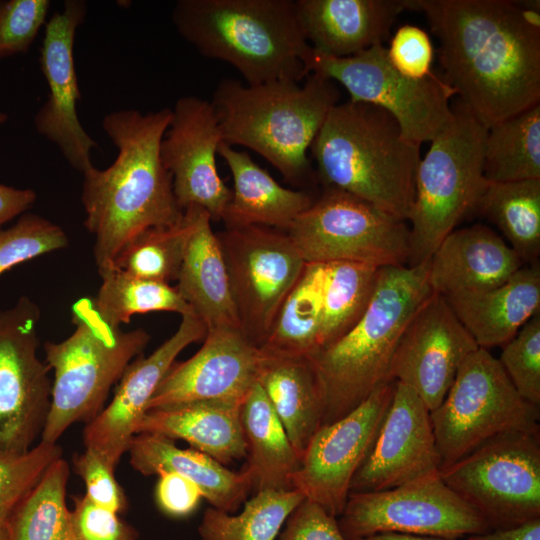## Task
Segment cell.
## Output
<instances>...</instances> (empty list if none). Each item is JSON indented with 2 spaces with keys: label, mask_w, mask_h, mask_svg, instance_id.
I'll list each match as a JSON object with an SVG mask.
<instances>
[{
  "label": "cell",
  "mask_w": 540,
  "mask_h": 540,
  "mask_svg": "<svg viewBox=\"0 0 540 540\" xmlns=\"http://www.w3.org/2000/svg\"><path fill=\"white\" fill-rule=\"evenodd\" d=\"M439 41L442 77L487 129L540 104V27L508 0H407Z\"/></svg>",
  "instance_id": "obj_1"
},
{
  "label": "cell",
  "mask_w": 540,
  "mask_h": 540,
  "mask_svg": "<svg viewBox=\"0 0 540 540\" xmlns=\"http://www.w3.org/2000/svg\"><path fill=\"white\" fill-rule=\"evenodd\" d=\"M172 109L141 113L123 109L107 114L102 127L116 146L106 169L83 173L84 225L94 235L98 272L110 268L121 249L142 231L178 222L184 211L174 196L172 177L160 146Z\"/></svg>",
  "instance_id": "obj_2"
},
{
  "label": "cell",
  "mask_w": 540,
  "mask_h": 540,
  "mask_svg": "<svg viewBox=\"0 0 540 540\" xmlns=\"http://www.w3.org/2000/svg\"><path fill=\"white\" fill-rule=\"evenodd\" d=\"M340 91L331 79L310 73L303 85L290 80L242 84L222 79L212 94L222 142L249 148L292 185L315 177L308 151Z\"/></svg>",
  "instance_id": "obj_3"
},
{
  "label": "cell",
  "mask_w": 540,
  "mask_h": 540,
  "mask_svg": "<svg viewBox=\"0 0 540 540\" xmlns=\"http://www.w3.org/2000/svg\"><path fill=\"white\" fill-rule=\"evenodd\" d=\"M309 151L324 188L344 191L407 221L420 145L403 136L387 111L351 100L337 103Z\"/></svg>",
  "instance_id": "obj_4"
},
{
  "label": "cell",
  "mask_w": 540,
  "mask_h": 540,
  "mask_svg": "<svg viewBox=\"0 0 540 540\" xmlns=\"http://www.w3.org/2000/svg\"><path fill=\"white\" fill-rule=\"evenodd\" d=\"M427 275L428 261L379 268L372 297L360 319L309 358L324 399L322 425L344 417L391 381L389 369L400 337L433 293Z\"/></svg>",
  "instance_id": "obj_5"
},
{
  "label": "cell",
  "mask_w": 540,
  "mask_h": 540,
  "mask_svg": "<svg viewBox=\"0 0 540 540\" xmlns=\"http://www.w3.org/2000/svg\"><path fill=\"white\" fill-rule=\"evenodd\" d=\"M172 22L201 55L230 64L246 84L309 75L311 47L295 0H179Z\"/></svg>",
  "instance_id": "obj_6"
},
{
  "label": "cell",
  "mask_w": 540,
  "mask_h": 540,
  "mask_svg": "<svg viewBox=\"0 0 540 540\" xmlns=\"http://www.w3.org/2000/svg\"><path fill=\"white\" fill-rule=\"evenodd\" d=\"M73 333L44 344L46 362L54 371L51 404L40 439L56 443L76 422H89L103 409L112 386L150 340L141 328L124 331L106 322L93 298L72 305Z\"/></svg>",
  "instance_id": "obj_7"
},
{
  "label": "cell",
  "mask_w": 540,
  "mask_h": 540,
  "mask_svg": "<svg viewBox=\"0 0 540 540\" xmlns=\"http://www.w3.org/2000/svg\"><path fill=\"white\" fill-rule=\"evenodd\" d=\"M453 115L431 140L417 167L415 197L407 223L408 266L429 260L442 240L475 212L488 181L483 172L487 128L459 101Z\"/></svg>",
  "instance_id": "obj_8"
},
{
  "label": "cell",
  "mask_w": 540,
  "mask_h": 540,
  "mask_svg": "<svg viewBox=\"0 0 540 540\" xmlns=\"http://www.w3.org/2000/svg\"><path fill=\"white\" fill-rule=\"evenodd\" d=\"M430 417L439 470L497 435L540 428L539 407L518 394L498 359L484 348L464 360Z\"/></svg>",
  "instance_id": "obj_9"
},
{
  "label": "cell",
  "mask_w": 540,
  "mask_h": 540,
  "mask_svg": "<svg viewBox=\"0 0 540 540\" xmlns=\"http://www.w3.org/2000/svg\"><path fill=\"white\" fill-rule=\"evenodd\" d=\"M439 471L490 530L540 517V428L497 435Z\"/></svg>",
  "instance_id": "obj_10"
},
{
  "label": "cell",
  "mask_w": 540,
  "mask_h": 540,
  "mask_svg": "<svg viewBox=\"0 0 540 540\" xmlns=\"http://www.w3.org/2000/svg\"><path fill=\"white\" fill-rule=\"evenodd\" d=\"M285 232L305 263L408 265L407 221L341 190L324 188Z\"/></svg>",
  "instance_id": "obj_11"
},
{
  "label": "cell",
  "mask_w": 540,
  "mask_h": 540,
  "mask_svg": "<svg viewBox=\"0 0 540 540\" xmlns=\"http://www.w3.org/2000/svg\"><path fill=\"white\" fill-rule=\"evenodd\" d=\"M317 73L342 85L349 100L384 109L397 121L403 136L418 145L431 141L453 115L455 90L440 75L422 80L403 76L389 62L383 44L351 57L334 58L311 51L305 62Z\"/></svg>",
  "instance_id": "obj_12"
},
{
  "label": "cell",
  "mask_w": 540,
  "mask_h": 540,
  "mask_svg": "<svg viewBox=\"0 0 540 540\" xmlns=\"http://www.w3.org/2000/svg\"><path fill=\"white\" fill-rule=\"evenodd\" d=\"M337 520L347 540L383 532L465 539L490 531L439 470L386 490L350 492Z\"/></svg>",
  "instance_id": "obj_13"
},
{
  "label": "cell",
  "mask_w": 540,
  "mask_h": 540,
  "mask_svg": "<svg viewBox=\"0 0 540 540\" xmlns=\"http://www.w3.org/2000/svg\"><path fill=\"white\" fill-rule=\"evenodd\" d=\"M217 236L241 330L261 347L305 262L283 230L251 225Z\"/></svg>",
  "instance_id": "obj_14"
},
{
  "label": "cell",
  "mask_w": 540,
  "mask_h": 540,
  "mask_svg": "<svg viewBox=\"0 0 540 540\" xmlns=\"http://www.w3.org/2000/svg\"><path fill=\"white\" fill-rule=\"evenodd\" d=\"M40 317L28 296L0 308V452L32 448L49 413L52 382L38 356Z\"/></svg>",
  "instance_id": "obj_15"
},
{
  "label": "cell",
  "mask_w": 540,
  "mask_h": 540,
  "mask_svg": "<svg viewBox=\"0 0 540 540\" xmlns=\"http://www.w3.org/2000/svg\"><path fill=\"white\" fill-rule=\"evenodd\" d=\"M394 388L395 381L383 383L347 415L321 425L301 457L293 489L338 518L351 481L375 442Z\"/></svg>",
  "instance_id": "obj_16"
},
{
  "label": "cell",
  "mask_w": 540,
  "mask_h": 540,
  "mask_svg": "<svg viewBox=\"0 0 540 540\" xmlns=\"http://www.w3.org/2000/svg\"><path fill=\"white\" fill-rule=\"evenodd\" d=\"M221 143L212 103L195 96L180 97L161 141V160L172 177L180 209L198 207L215 222L222 221L232 195L217 169Z\"/></svg>",
  "instance_id": "obj_17"
},
{
  "label": "cell",
  "mask_w": 540,
  "mask_h": 540,
  "mask_svg": "<svg viewBox=\"0 0 540 540\" xmlns=\"http://www.w3.org/2000/svg\"><path fill=\"white\" fill-rule=\"evenodd\" d=\"M478 348L445 298L432 293L400 337L389 380L413 389L431 412L445 398L461 364Z\"/></svg>",
  "instance_id": "obj_18"
},
{
  "label": "cell",
  "mask_w": 540,
  "mask_h": 540,
  "mask_svg": "<svg viewBox=\"0 0 540 540\" xmlns=\"http://www.w3.org/2000/svg\"><path fill=\"white\" fill-rule=\"evenodd\" d=\"M203 340L192 357L174 362L148 410L192 402L242 404L257 383L261 348L232 328L208 330Z\"/></svg>",
  "instance_id": "obj_19"
},
{
  "label": "cell",
  "mask_w": 540,
  "mask_h": 540,
  "mask_svg": "<svg viewBox=\"0 0 540 540\" xmlns=\"http://www.w3.org/2000/svg\"><path fill=\"white\" fill-rule=\"evenodd\" d=\"M86 3L66 0L45 24L40 64L49 93L47 101L34 117L39 134L54 143L68 163L82 174L93 166L91 150L97 143L82 127L77 102L80 100L74 65V39L84 21Z\"/></svg>",
  "instance_id": "obj_20"
},
{
  "label": "cell",
  "mask_w": 540,
  "mask_h": 540,
  "mask_svg": "<svg viewBox=\"0 0 540 540\" xmlns=\"http://www.w3.org/2000/svg\"><path fill=\"white\" fill-rule=\"evenodd\" d=\"M206 327L194 313L182 315L172 336L149 356L136 357L125 369L115 394L83 430L85 448L100 456L113 470L128 451L148 404L177 356L190 344L204 339Z\"/></svg>",
  "instance_id": "obj_21"
},
{
  "label": "cell",
  "mask_w": 540,
  "mask_h": 540,
  "mask_svg": "<svg viewBox=\"0 0 540 540\" xmlns=\"http://www.w3.org/2000/svg\"><path fill=\"white\" fill-rule=\"evenodd\" d=\"M439 465L429 409L413 389L395 381L389 408L350 492L390 489L439 470Z\"/></svg>",
  "instance_id": "obj_22"
},
{
  "label": "cell",
  "mask_w": 540,
  "mask_h": 540,
  "mask_svg": "<svg viewBox=\"0 0 540 540\" xmlns=\"http://www.w3.org/2000/svg\"><path fill=\"white\" fill-rule=\"evenodd\" d=\"M306 41L318 54L345 58L383 44L407 0H295Z\"/></svg>",
  "instance_id": "obj_23"
},
{
  "label": "cell",
  "mask_w": 540,
  "mask_h": 540,
  "mask_svg": "<svg viewBox=\"0 0 540 540\" xmlns=\"http://www.w3.org/2000/svg\"><path fill=\"white\" fill-rule=\"evenodd\" d=\"M523 262L507 242L485 225L454 229L428 260L433 293L448 296L493 288L510 278Z\"/></svg>",
  "instance_id": "obj_24"
},
{
  "label": "cell",
  "mask_w": 540,
  "mask_h": 540,
  "mask_svg": "<svg viewBox=\"0 0 540 540\" xmlns=\"http://www.w3.org/2000/svg\"><path fill=\"white\" fill-rule=\"evenodd\" d=\"M479 348L502 346L540 309V267H521L490 289L443 296Z\"/></svg>",
  "instance_id": "obj_25"
},
{
  "label": "cell",
  "mask_w": 540,
  "mask_h": 540,
  "mask_svg": "<svg viewBox=\"0 0 540 540\" xmlns=\"http://www.w3.org/2000/svg\"><path fill=\"white\" fill-rule=\"evenodd\" d=\"M127 452L137 472L145 476L175 472L194 482L203 498L218 510L235 513L253 491L246 468L229 470L211 456L196 449H181L173 440L157 434H135Z\"/></svg>",
  "instance_id": "obj_26"
},
{
  "label": "cell",
  "mask_w": 540,
  "mask_h": 540,
  "mask_svg": "<svg viewBox=\"0 0 540 540\" xmlns=\"http://www.w3.org/2000/svg\"><path fill=\"white\" fill-rule=\"evenodd\" d=\"M218 155L233 178L231 199L222 219L226 228L258 225L286 231L315 200L305 190L280 185L245 151L222 142Z\"/></svg>",
  "instance_id": "obj_27"
},
{
  "label": "cell",
  "mask_w": 540,
  "mask_h": 540,
  "mask_svg": "<svg viewBox=\"0 0 540 540\" xmlns=\"http://www.w3.org/2000/svg\"><path fill=\"white\" fill-rule=\"evenodd\" d=\"M211 222L208 213L202 210L189 239L175 287L204 323L206 331L241 330L223 252Z\"/></svg>",
  "instance_id": "obj_28"
},
{
  "label": "cell",
  "mask_w": 540,
  "mask_h": 540,
  "mask_svg": "<svg viewBox=\"0 0 540 540\" xmlns=\"http://www.w3.org/2000/svg\"><path fill=\"white\" fill-rule=\"evenodd\" d=\"M241 405L192 402L149 409L136 428L138 433L181 439L223 465L246 458Z\"/></svg>",
  "instance_id": "obj_29"
},
{
  "label": "cell",
  "mask_w": 540,
  "mask_h": 540,
  "mask_svg": "<svg viewBox=\"0 0 540 540\" xmlns=\"http://www.w3.org/2000/svg\"><path fill=\"white\" fill-rule=\"evenodd\" d=\"M257 382L301 458L324 414L322 389L311 360L263 352Z\"/></svg>",
  "instance_id": "obj_30"
},
{
  "label": "cell",
  "mask_w": 540,
  "mask_h": 540,
  "mask_svg": "<svg viewBox=\"0 0 540 540\" xmlns=\"http://www.w3.org/2000/svg\"><path fill=\"white\" fill-rule=\"evenodd\" d=\"M253 491L292 490L301 458L258 382L240 408Z\"/></svg>",
  "instance_id": "obj_31"
},
{
  "label": "cell",
  "mask_w": 540,
  "mask_h": 540,
  "mask_svg": "<svg viewBox=\"0 0 540 540\" xmlns=\"http://www.w3.org/2000/svg\"><path fill=\"white\" fill-rule=\"evenodd\" d=\"M324 273L323 263H305L260 347L265 354L311 358L319 351Z\"/></svg>",
  "instance_id": "obj_32"
},
{
  "label": "cell",
  "mask_w": 540,
  "mask_h": 540,
  "mask_svg": "<svg viewBox=\"0 0 540 540\" xmlns=\"http://www.w3.org/2000/svg\"><path fill=\"white\" fill-rule=\"evenodd\" d=\"M475 212L497 226L522 262L536 263L540 254V179L488 181Z\"/></svg>",
  "instance_id": "obj_33"
},
{
  "label": "cell",
  "mask_w": 540,
  "mask_h": 540,
  "mask_svg": "<svg viewBox=\"0 0 540 540\" xmlns=\"http://www.w3.org/2000/svg\"><path fill=\"white\" fill-rule=\"evenodd\" d=\"M483 172L489 182L540 179V104L487 129Z\"/></svg>",
  "instance_id": "obj_34"
},
{
  "label": "cell",
  "mask_w": 540,
  "mask_h": 540,
  "mask_svg": "<svg viewBox=\"0 0 540 540\" xmlns=\"http://www.w3.org/2000/svg\"><path fill=\"white\" fill-rule=\"evenodd\" d=\"M201 211L189 207L178 222L142 231L121 249L111 267L142 279L168 284L177 281Z\"/></svg>",
  "instance_id": "obj_35"
},
{
  "label": "cell",
  "mask_w": 540,
  "mask_h": 540,
  "mask_svg": "<svg viewBox=\"0 0 540 540\" xmlns=\"http://www.w3.org/2000/svg\"><path fill=\"white\" fill-rule=\"evenodd\" d=\"M69 473L62 457L50 465L8 519L9 540H76L66 505Z\"/></svg>",
  "instance_id": "obj_36"
},
{
  "label": "cell",
  "mask_w": 540,
  "mask_h": 540,
  "mask_svg": "<svg viewBox=\"0 0 540 540\" xmlns=\"http://www.w3.org/2000/svg\"><path fill=\"white\" fill-rule=\"evenodd\" d=\"M303 499L295 489L258 491L238 514L207 508L198 533L201 540H275Z\"/></svg>",
  "instance_id": "obj_37"
},
{
  "label": "cell",
  "mask_w": 540,
  "mask_h": 540,
  "mask_svg": "<svg viewBox=\"0 0 540 540\" xmlns=\"http://www.w3.org/2000/svg\"><path fill=\"white\" fill-rule=\"evenodd\" d=\"M320 349L344 335L362 316L372 297L379 268L335 261L324 264Z\"/></svg>",
  "instance_id": "obj_38"
},
{
  "label": "cell",
  "mask_w": 540,
  "mask_h": 540,
  "mask_svg": "<svg viewBox=\"0 0 540 540\" xmlns=\"http://www.w3.org/2000/svg\"><path fill=\"white\" fill-rule=\"evenodd\" d=\"M99 274L101 285L93 302L100 316L113 326L128 323L135 314L194 313L176 287L168 283L138 278L113 267Z\"/></svg>",
  "instance_id": "obj_39"
},
{
  "label": "cell",
  "mask_w": 540,
  "mask_h": 540,
  "mask_svg": "<svg viewBox=\"0 0 540 540\" xmlns=\"http://www.w3.org/2000/svg\"><path fill=\"white\" fill-rule=\"evenodd\" d=\"M62 457L57 443L39 441L24 453L0 452V524L37 485L50 465Z\"/></svg>",
  "instance_id": "obj_40"
},
{
  "label": "cell",
  "mask_w": 540,
  "mask_h": 540,
  "mask_svg": "<svg viewBox=\"0 0 540 540\" xmlns=\"http://www.w3.org/2000/svg\"><path fill=\"white\" fill-rule=\"evenodd\" d=\"M68 243L59 225L36 214H24L14 225L0 230V275L18 264L63 249Z\"/></svg>",
  "instance_id": "obj_41"
},
{
  "label": "cell",
  "mask_w": 540,
  "mask_h": 540,
  "mask_svg": "<svg viewBox=\"0 0 540 540\" xmlns=\"http://www.w3.org/2000/svg\"><path fill=\"white\" fill-rule=\"evenodd\" d=\"M498 361L518 394L540 406V312L502 346Z\"/></svg>",
  "instance_id": "obj_42"
},
{
  "label": "cell",
  "mask_w": 540,
  "mask_h": 540,
  "mask_svg": "<svg viewBox=\"0 0 540 540\" xmlns=\"http://www.w3.org/2000/svg\"><path fill=\"white\" fill-rule=\"evenodd\" d=\"M49 7V0L0 1V58L28 51Z\"/></svg>",
  "instance_id": "obj_43"
},
{
  "label": "cell",
  "mask_w": 540,
  "mask_h": 540,
  "mask_svg": "<svg viewBox=\"0 0 540 540\" xmlns=\"http://www.w3.org/2000/svg\"><path fill=\"white\" fill-rule=\"evenodd\" d=\"M386 49L389 62L403 76L422 80L434 73V47L428 33L419 26L398 27Z\"/></svg>",
  "instance_id": "obj_44"
},
{
  "label": "cell",
  "mask_w": 540,
  "mask_h": 540,
  "mask_svg": "<svg viewBox=\"0 0 540 540\" xmlns=\"http://www.w3.org/2000/svg\"><path fill=\"white\" fill-rule=\"evenodd\" d=\"M73 466L85 483V495L94 504L117 514L127 508L125 493L114 476L115 470L95 452L85 448L73 457Z\"/></svg>",
  "instance_id": "obj_45"
},
{
  "label": "cell",
  "mask_w": 540,
  "mask_h": 540,
  "mask_svg": "<svg viewBox=\"0 0 540 540\" xmlns=\"http://www.w3.org/2000/svg\"><path fill=\"white\" fill-rule=\"evenodd\" d=\"M71 522L76 540H137V531L117 513L94 504L86 495L74 498Z\"/></svg>",
  "instance_id": "obj_46"
},
{
  "label": "cell",
  "mask_w": 540,
  "mask_h": 540,
  "mask_svg": "<svg viewBox=\"0 0 540 540\" xmlns=\"http://www.w3.org/2000/svg\"><path fill=\"white\" fill-rule=\"evenodd\" d=\"M280 540H347L336 517L304 498L288 516Z\"/></svg>",
  "instance_id": "obj_47"
},
{
  "label": "cell",
  "mask_w": 540,
  "mask_h": 540,
  "mask_svg": "<svg viewBox=\"0 0 540 540\" xmlns=\"http://www.w3.org/2000/svg\"><path fill=\"white\" fill-rule=\"evenodd\" d=\"M155 498L158 507L172 517H186L198 507L203 495L191 480L175 473L158 475Z\"/></svg>",
  "instance_id": "obj_48"
},
{
  "label": "cell",
  "mask_w": 540,
  "mask_h": 540,
  "mask_svg": "<svg viewBox=\"0 0 540 540\" xmlns=\"http://www.w3.org/2000/svg\"><path fill=\"white\" fill-rule=\"evenodd\" d=\"M36 198L32 189L0 184V226L27 211Z\"/></svg>",
  "instance_id": "obj_49"
},
{
  "label": "cell",
  "mask_w": 540,
  "mask_h": 540,
  "mask_svg": "<svg viewBox=\"0 0 540 540\" xmlns=\"http://www.w3.org/2000/svg\"><path fill=\"white\" fill-rule=\"evenodd\" d=\"M466 540H540V517L513 527L471 535Z\"/></svg>",
  "instance_id": "obj_50"
},
{
  "label": "cell",
  "mask_w": 540,
  "mask_h": 540,
  "mask_svg": "<svg viewBox=\"0 0 540 540\" xmlns=\"http://www.w3.org/2000/svg\"><path fill=\"white\" fill-rule=\"evenodd\" d=\"M358 540H466L465 539H447L440 537H431V536H419L403 533H394V532H383L373 534L367 537L360 538Z\"/></svg>",
  "instance_id": "obj_51"
},
{
  "label": "cell",
  "mask_w": 540,
  "mask_h": 540,
  "mask_svg": "<svg viewBox=\"0 0 540 540\" xmlns=\"http://www.w3.org/2000/svg\"><path fill=\"white\" fill-rule=\"evenodd\" d=\"M0 540H9L7 524H0Z\"/></svg>",
  "instance_id": "obj_52"
},
{
  "label": "cell",
  "mask_w": 540,
  "mask_h": 540,
  "mask_svg": "<svg viewBox=\"0 0 540 540\" xmlns=\"http://www.w3.org/2000/svg\"><path fill=\"white\" fill-rule=\"evenodd\" d=\"M7 118H8L7 114L0 112V125L5 123Z\"/></svg>",
  "instance_id": "obj_53"
}]
</instances>
